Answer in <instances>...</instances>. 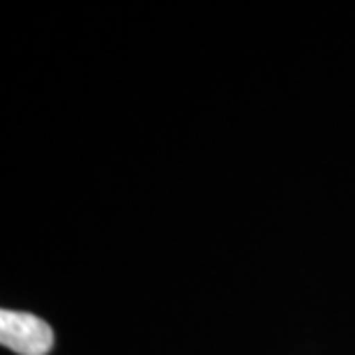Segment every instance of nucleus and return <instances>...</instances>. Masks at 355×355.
<instances>
[{"label":"nucleus","mask_w":355,"mask_h":355,"mask_svg":"<svg viewBox=\"0 0 355 355\" xmlns=\"http://www.w3.org/2000/svg\"><path fill=\"white\" fill-rule=\"evenodd\" d=\"M0 344L19 355H46L53 346V330L26 311H0Z\"/></svg>","instance_id":"f257e3e1"}]
</instances>
